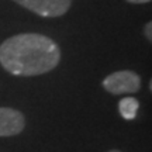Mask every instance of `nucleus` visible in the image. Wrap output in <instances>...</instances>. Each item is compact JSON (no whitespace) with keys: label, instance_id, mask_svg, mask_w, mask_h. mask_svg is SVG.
Here are the masks:
<instances>
[{"label":"nucleus","instance_id":"nucleus-8","mask_svg":"<svg viewBox=\"0 0 152 152\" xmlns=\"http://www.w3.org/2000/svg\"><path fill=\"white\" fill-rule=\"evenodd\" d=\"M107 152H123V151H118V149H110V151H107Z\"/></svg>","mask_w":152,"mask_h":152},{"label":"nucleus","instance_id":"nucleus-2","mask_svg":"<svg viewBox=\"0 0 152 152\" xmlns=\"http://www.w3.org/2000/svg\"><path fill=\"white\" fill-rule=\"evenodd\" d=\"M102 85L111 94H132L141 89V76L134 71H117L106 76Z\"/></svg>","mask_w":152,"mask_h":152},{"label":"nucleus","instance_id":"nucleus-1","mask_svg":"<svg viewBox=\"0 0 152 152\" xmlns=\"http://www.w3.org/2000/svg\"><path fill=\"white\" fill-rule=\"evenodd\" d=\"M61 49L52 38L37 33L17 34L0 45V65L14 76H39L55 69Z\"/></svg>","mask_w":152,"mask_h":152},{"label":"nucleus","instance_id":"nucleus-5","mask_svg":"<svg viewBox=\"0 0 152 152\" xmlns=\"http://www.w3.org/2000/svg\"><path fill=\"white\" fill-rule=\"evenodd\" d=\"M138 109H140V102H138L135 97H132V96L123 97L118 102L120 115H121L124 120H134V118H137Z\"/></svg>","mask_w":152,"mask_h":152},{"label":"nucleus","instance_id":"nucleus-6","mask_svg":"<svg viewBox=\"0 0 152 152\" xmlns=\"http://www.w3.org/2000/svg\"><path fill=\"white\" fill-rule=\"evenodd\" d=\"M144 34H145V37H147V39L151 42L152 41V23L148 21L147 24H145V27H144Z\"/></svg>","mask_w":152,"mask_h":152},{"label":"nucleus","instance_id":"nucleus-4","mask_svg":"<svg viewBox=\"0 0 152 152\" xmlns=\"http://www.w3.org/2000/svg\"><path fill=\"white\" fill-rule=\"evenodd\" d=\"M26 118L21 111L11 107H0V137H14L23 132Z\"/></svg>","mask_w":152,"mask_h":152},{"label":"nucleus","instance_id":"nucleus-7","mask_svg":"<svg viewBox=\"0 0 152 152\" xmlns=\"http://www.w3.org/2000/svg\"><path fill=\"white\" fill-rule=\"evenodd\" d=\"M127 1L132 4H144V3H149L151 0H127Z\"/></svg>","mask_w":152,"mask_h":152},{"label":"nucleus","instance_id":"nucleus-3","mask_svg":"<svg viewBox=\"0 0 152 152\" xmlns=\"http://www.w3.org/2000/svg\"><path fill=\"white\" fill-rule=\"evenodd\" d=\"M41 17H61L71 9L72 0H13Z\"/></svg>","mask_w":152,"mask_h":152}]
</instances>
